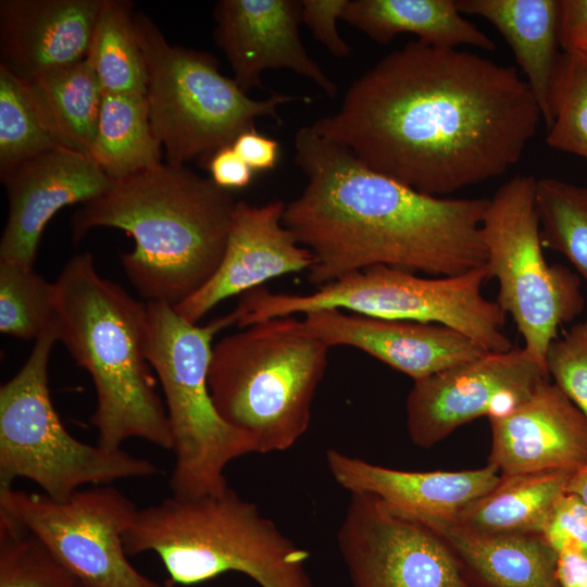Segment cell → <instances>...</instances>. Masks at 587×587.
Returning <instances> with one entry per match:
<instances>
[{
  "instance_id": "20",
  "label": "cell",
  "mask_w": 587,
  "mask_h": 587,
  "mask_svg": "<svg viewBox=\"0 0 587 587\" xmlns=\"http://www.w3.org/2000/svg\"><path fill=\"white\" fill-rule=\"evenodd\" d=\"M104 0H1L0 65L25 82L86 59Z\"/></svg>"
},
{
  "instance_id": "24",
  "label": "cell",
  "mask_w": 587,
  "mask_h": 587,
  "mask_svg": "<svg viewBox=\"0 0 587 587\" xmlns=\"http://www.w3.org/2000/svg\"><path fill=\"white\" fill-rule=\"evenodd\" d=\"M342 20L378 43L408 33L436 48L469 45L496 49L495 42L462 15L454 0H349Z\"/></svg>"
},
{
  "instance_id": "9",
  "label": "cell",
  "mask_w": 587,
  "mask_h": 587,
  "mask_svg": "<svg viewBox=\"0 0 587 587\" xmlns=\"http://www.w3.org/2000/svg\"><path fill=\"white\" fill-rule=\"evenodd\" d=\"M134 23L146 61L151 127L171 165L186 166L193 159L207 164L217 150L253 129L257 118L279 122L277 109L295 99L279 92L250 98L220 72L211 54L168 43L145 14H135Z\"/></svg>"
},
{
  "instance_id": "7",
  "label": "cell",
  "mask_w": 587,
  "mask_h": 587,
  "mask_svg": "<svg viewBox=\"0 0 587 587\" xmlns=\"http://www.w3.org/2000/svg\"><path fill=\"white\" fill-rule=\"evenodd\" d=\"M486 265L455 276L421 277L413 272L371 266L317 287L307 295L273 292L264 286L241 295L234 309L245 328L272 317L339 309L362 315L449 326L487 352L512 349L503 332L507 314L486 299Z\"/></svg>"
},
{
  "instance_id": "38",
  "label": "cell",
  "mask_w": 587,
  "mask_h": 587,
  "mask_svg": "<svg viewBox=\"0 0 587 587\" xmlns=\"http://www.w3.org/2000/svg\"><path fill=\"white\" fill-rule=\"evenodd\" d=\"M205 165L211 174L210 178L228 191L247 187L253 177V171L232 146L217 150Z\"/></svg>"
},
{
  "instance_id": "18",
  "label": "cell",
  "mask_w": 587,
  "mask_h": 587,
  "mask_svg": "<svg viewBox=\"0 0 587 587\" xmlns=\"http://www.w3.org/2000/svg\"><path fill=\"white\" fill-rule=\"evenodd\" d=\"M302 321L329 347L357 348L413 380L488 353L464 334L437 323L379 319L339 309L310 312Z\"/></svg>"
},
{
  "instance_id": "26",
  "label": "cell",
  "mask_w": 587,
  "mask_h": 587,
  "mask_svg": "<svg viewBox=\"0 0 587 587\" xmlns=\"http://www.w3.org/2000/svg\"><path fill=\"white\" fill-rule=\"evenodd\" d=\"M25 84L57 143L88 155L103 92L87 60Z\"/></svg>"
},
{
  "instance_id": "30",
  "label": "cell",
  "mask_w": 587,
  "mask_h": 587,
  "mask_svg": "<svg viewBox=\"0 0 587 587\" xmlns=\"http://www.w3.org/2000/svg\"><path fill=\"white\" fill-rule=\"evenodd\" d=\"M55 284L32 265L0 261V330L37 340L57 324Z\"/></svg>"
},
{
  "instance_id": "36",
  "label": "cell",
  "mask_w": 587,
  "mask_h": 587,
  "mask_svg": "<svg viewBox=\"0 0 587 587\" xmlns=\"http://www.w3.org/2000/svg\"><path fill=\"white\" fill-rule=\"evenodd\" d=\"M348 3L349 0L301 1V22L310 29L314 39L336 58H346L350 53V47L337 27Z\"/></svg>"
},
{
  "instance_id": "29",
  "label": "cell",
  "mask_w": 587,
  "mask_h": 587,
  "mask_svg": "<svg viewBox=\"0 0 587 587\" xmlns=\"http://www.w3.org/2000/svg\"><path fill=\"white\" fill-rule=\"evenodd\" d=\"M536 209L544 248L563 254L587 282V188L537 179Z\"/></svg>"
},
{
  "instance_id": "32",
  "label": "cell",
  "mask_w": 587,
  "mask_h": 587,
  "mask_svg": "<svg viewBox=\"0 0 587 587\" xmlns=\"http://www.w3.org/2000/svg\"><path fill=\"white\" fill-rule=\"evenodd\" d=\"M0 587H82L23 526L0 514Z\"/></svg>"
},
{
  "instance_id": "33",
  "label": "cell",
  "mask_w": 587,
  "mask_h": 587,
  "mask_svg": "<svg viewBox=\"0 0 587 587\" xmlns=\"http://www.w3.org/2000/svg\"><path fill=\"white\" fill-rule=\"evenodd\" d=\"M546 141L553 149L587 159V60L579 54H561Z\"/></svg>"
},
{
  "instance_id": "14",
  "label": "cell",
  "mask_w": 587,
  "mask_h": 587,
  "mask_svg": "<svg viewBox=\"0 0 587 587\" xmlns=\"http://www.w3.org/2000/svg\"><path fill=\"white\" fill-rule=\"evenodd\" d=\"M549 379L547 367L519 348L413 380L405 401L408 435L415 446L430 448L478 417L511 411Z\"/></svg>"
},
{
  "instance_id": "37",
  "label": "cell",
  "mask_w": 587,
  "mask_h": 587,
  "mask_svg": "<svg viewBox=\"0 0 587 587\" xmlns=\"http://www.w3.org/2000/svg\"><path fill=\"white\" fill-rule=\"evenodd\" d=\"M558 36L565 53H577L587 41V0H559Z\"/></svg>"
},
{
  "instance_id": "8",
  "label": "cell",
  "mask_w": 587,
  "mask_h": 587,
  "mask_svg": "<svg viewBox=\"0 0 587 587\" xmlns=\"http://www.w3.org/2000/svg\"><path fill=\"white\" fill-rule=\"evenodd\" d=\"M147 358L162 387L175 455L172 495L221 494L228 488L227 465L255 452L252 442L218 414L208 382L213 338L236 324V315L232 311L198 325L164 302H147Z\"/></svg>"
},
{
  "instance_id": "21",
  "label": "cell",
  "mask_w": 587,
  "mask_h": 587,
  "mask_svg": "<svg viewBox=\"0 0 587 587\" xmlns=\"http://www.w3.org/2000/svg\"><path fill=\"white\" fill-rule=\"evenodd\" d=\"M326 463L333 478L350 494H370L402 512L447 520L455 519L501 479L488 463L464 471H402L337 449L326 451Z\"/></svg>"
},
{
  "instance_id": "13",
  "label": "cell",
  "mask_w": 587,
  "mask_h": 587,
  "mask_svg": "<svg viewBox=\"0 0 587 587\" xmlns=\"http://www.w3.org/2000/svg\"><path fill=\"white\" fill-rule=\"evenodd\" d=\"M337 546L352 587H482L428 523L351 492Z\"/></svg>"
},
{
  "instance_id": "41",
  "label": "cell",
  "mask_w": 587,
  "mask_h": 587,
  "mask_svg": "<svg viewBox=\"0 0 587 587\" xmlns=\"http://www.w3.org/2000/svg\"><path fill=\"white\" fill-rule=\"evenodd\" d=\"M566 492L579 497L587 507V462L572 473L566 486Z\"/></svg>"
},
{
  "instance_id": "1",
  "label": "cell",
  "mask_w": 587,
  "mask_h": 587,
  "mask_svg": "<svg viewBox=\"0 0 587 587\" xmlns=\"http://www.w3.org/2000/svg\"><path fill=\"white\" fill-rule=\"evenodd\" d=\"M541 118L514 66L413 41L355 79L338 110L311 127L375 172L446 197L504 174Z\"/></svg>"
},
{
  "instance_id": "3",
  "label": "cell",
  "mask_w": 587,
  "mask_h": 587,
  "mask_svg": "<svg viewBox=\"0 0 587 587\" xmlns=\"http://www.w3.org/2000/svg\"><path fill=\"white\" fill-rule=\"evenodd\" d=\"M230 191L186 166L161 163L113 182L72 218L75 240L114 227L134 240L121 258L126 277L147 300L173 308L217 271L236 208Z\"/></svg>"
},
{
  "instance_id": "11",
  "label": "cell",
  "mask_w": 587,
  "mask_h": 587,
  "mask_svg": "<svg viewBox=\"0 0 587 587\" xmlns=\"http://www.w3.org/2000/svg\"><path fill=\"white\" fill-rule=\"evenodd\" d=\"M536 183L519 175L502 184L488 199L482 229L488 276L499 285L496 302L513 319L523 348L546 366L559 327L579 315L585 301L579 277L544 255Z\"/></svg>"
},
{
  "instance_id": "42",
  "label": "cell",
  "mask_w": 587,
  "mask_h": 587,
  "mask_svg": "<svg viewBox=\"0 0 587 587\" xmlns=\"http://www.w3.org/2000/svg\"><path fill=\"white\" fill-rule=\"evenodd\" d=\"M576 54H579L580 57L587 60V41L584 45V47L580 49V51L577 52Z\"/></svg>"
},
{
  "instance_id": "15",
  "label": "cell",
  "mask_w": 587,
  "mask_h": 587,
  "mask_svg": "<svg viewBox=\"0 0 587 587\" xmlns=\"http://www.w3.org/2000/svg\"><path fill=\"white\" fill-rule=\"evenodd\" d=\"M9 215L0 241V261L32 265L41 234L64 207L92 201L113 180L86 154L57 147L0 177Z\"/></svg>"
},
{
  "instance_id": "25",
  "label": "cell",
  "mask_w": 587,
  "mask_h": 587,
  "mask_svg": "<svg viewBox=\"0 0 587 587\" xmlns=\"http://www.w3.org/2000/svg\"><path fill=\"white\" fill-rule=\"evenodd\" d=\"M571 475L544 471L501 476L494 489L451 521L485 535H541Z\"/></svg>"
},
{
  "instance_id": "17",
  "label": "cell",
  "mask_w": 587,
  "mask_h": 587,
  "mask_svg": "<svg viewBox=\"0 0 587 587\" xmlns=\"http://www.w3.org/2000/svg\"><path fill=\"white\" fill-rule=\"evenodd\" d=\"M285 209L280 200L260 205L237 201L217 271L199 291L174 307L177 314L198 324L229 297L261 287L272 278L308 271L313 257L285 226Z\"/></svg>"
},
{
  "instance_id": "5",
  "label": "cell",
  "mask_w": 587,
  "mask_h": 587,
  "mask_svg": "<svg viewBox=\"0 0 587 587\" xmlns=\"http://www.w3.org/2000/svg\"><path fill=\"white\" fill-rule=\"evenodd\" d=\"M127 555L153 552L171 585L191 586L228 572L260 587H313L310 553L232 488L139 509L124 535Z\"/></svg>"
},
{
  "instance_id": "35",
  "label": "cell",
  "mask_w": 587,
  "mask_h": 587,
  "mask_svg": "<svg viewBox=\"0 0 587 587\" xmlns=\"http://www.w3.org/2000/svg\"><path fill=\"white\" fill-rule=\"evenodd\" d=\"M541 537L559 554L587 558V507L574 494L565 492L553 507Z\"/></svg>"
},
{
  "instance_id": "6",
  "label": "cell",
  "mask_w": 587,
  "mask_h": 587,
  "mask_svg": "<svg viewBox=\"0 0 587 587\" xmlns=\"http://www.w3.org/2000/svg\"><path fill=\"white\" fill-rule=\"evenodd\" d=\"M329 348L296 315L223 337L213 345L208 375L218 414L258 453L291 448L310 426Z\"/></svg>"
},
{
  "instance_id": "31",
  "label": "cell",
  "mask_w": 587,
  "mask_h": 587,
  "mask_svg": "<svg viewBox=\"0 0 587 587\" xmlns=\"http://www.w3.org/2000/svg\"><path fill=\"white\" fill-rule=\"evenodd\" d=\"M57 147L25 82L0 65V177Z\"/></svg>"
},
{
  "instance_id": "40",
  "label": "cell",
  "mask_w": 587,
  "mask_h": 587,
  "mask_svg": "<svg viewBox=\"0 0 587 587\" xmlns=\"http://www.w3.org/2000/svg\"><path fill=\"white\" fill-rule=\"evenodd\" d=\"M557 577L561 587H587V558L559 554Z\"/></svg>"
},
{
  "instance_id": "12",
  "label": "cell",
  "mask_w": 587,
  "mask_h": 587,
  "mask_svg": "<svg viewBox=\"0 0 587 587\" xmlns=\"http://www.w3.org/2000/svg\"><path fill=\"white\" fill-rule=\"evenodd\" d=\"M138 510L111 485L79 489L64 501L0 489V514L37 537L82 587H173L145 576L128 560L123 539Z\"/></svg>"
},
{
  "instance_id": "16",
  "label": "cell",
  "mask_w": 587,
  "mask_h": 587,
  "mask_svg": "<svg viewBox=\"0 0 587 587\" xmlns=\"http://www.w3.org/2000/svg\"><path fill=\"white\" fill-rule=\"evenodd\" d=\"M213 16L215 41L243 91L261 86L265 70L286 68L313 82L329 98L337 97V83L311 58L301 40V1L221 0Z\"/></svg>"
},
{
  "instance_id": "2",
  "label": "cell",
  "mask_w": 587,
  "mask_h": 587,
  "mask_svg": "<svg viewBox=\"0 0 587 587\" xmlns=\"http://www.w3.org/2000/svg\"><path fill=\"white\" fill-rule=\"evenodd\" d=\"M295 162L307 177L286 204L285 226L307 248L316 287L371 266L435 277L484 266L487 198L435 197L367 167L311 126L295 136Z\"/></svg>"
},
{
  "instance_id": "23",
  "label": "cell",
  "mask_w": 587,
  "mask_h": 587,
  "mask_svg": "<svg viewBox=\"0 0 587 587\" xmlns=\"http://www.w3.org/2000/svg\"><path fill=\"white\" fill-rule=\"evenodd\" d=\"M416 517L450 544L482 587H561L559 555L541 535H485L451 520Z\"/></svg>"
},
{
  "instance_id": "28",
  "label": "cell",
  "mask_w": 587,
  "mask_h": 587,
  "mask_svg": "<svg viewBox=\"0 0 587 587\" xmlns=\"http://www.w3.org/2000/svg\"><path fill=\"white\" fill-rule=\"evenodd\" d=\"M134 16L130 1H103L86 57L103 95H146L147 67Z\"/></svg>"
},
{
  "instance_id": "4",
  "label": "cell",
  "mask_w": 587,
  "mask_h": 587,
  "mask_svg": "<svg viewBox=\"0 0 587 587\" xmlns=\"http://www.w3.org/2000/svg\"><path fill=\"white\" fill-rule=\"evenodd\" d=\"M54 284L58 341L96 389L90 423L97 444L121 449L126 439L140 438L172 450L165 404L147 358V303L100 276L88 252L73 257Z\"/></svg>"
},
{
  "instance_id": "19",
  "label": "cell",
  "mask_w": 587,
  "mask_h": 587,
  "mask_svg": "<svg viewBox=\"0 0 587 587\" xmlns=\"http://www.w3.org/2000/svg\"><path fill=\"white\" fill-rule=\"evenodd\" d=\"M488 464L501 476L575 472L587 462V419L550 379L511 411L489 419Z\"/></svg>"
},
{
  "instance_id": "39",
  "label": "cell",
  "mask_w": 587,
  "mask_h": 587,
  "mask_svg": "<svg viewBox=\"0 0 587 587\" xmlns=\"http://www.w3.org/2000/svg\"><path fill=\"white\" fill-rule=\"evenodd\" d=\"M232 147L253 172L270 171L275 167L278 161V141L254 128L240 134Z\"/></svg>"
},
{
  "instance_id": "22",
  "label": "cell",
  "mask_w": 587,
  "mask_h": 587,
  "mask_svg": "<svg viewBox=\"0 0 587 587\" xmlns=\"http://www.w3.org/2000/svg\"><path fill=\"white\" fill-rule=\"evenodd\" d=\"M455 5L462 14L487 20L502 35L548 128L553 82L563 52L559 50V0H455Z\"/></svg>"
},
{
  "instance_id": "27",
  "label": "cell",
  "mask_w": 587,
  "mask_h": 587,
  "mask_svg": "<svg viewBox=\"0 0 587 587\" xmlns=\"http://www.w3.org/2000/svg\"><path fill=\"white\" fill-rule=\"evenodd\" d=\"M146 95L105 93L88 157L113 180L162 163Z\"/></svg>"
},
{
  "instance_id": "34",
  "label": "cell",
  "mask_w": 587,
  "mask_h": 587,
  "mask_svg": "<svg viewBox=\"0 0 587 587\" xmlns=\"http://www.w3.org/2000/svg\"><path fill=\"white\" fill-rule=\"evenodd\" d=\"M546 366L550 378L587 419V322L551 342Z\"/></svg>"
},
{
  "instance_id": "10",
  "label": "cell",
  "mask_w": 587,
  "mask_h": 587,
  "mask_svg": "<svg viewBox=\"0 0 587 587\" xmlns=\"http://www.w3.org/2000/svg\"><path fill=\"white\" fill-rule=\"evenodd\" d=\"M55 341V330L38 338L21 370L0 388V489L26 478L64 501L84 485L155 475L158 466L146 459L83 442L67 432L49 390Z\"/></svg>"
}]
</instances>
